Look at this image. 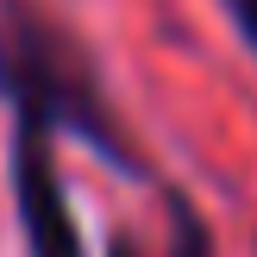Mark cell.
I'll return each mask as SVG.
<instances>
[{
	"label": "cell",
	"mask_w": 257,
	"mask_h": 257,
	"mask_svg": "<svg viewBox=\"0 0 257 257\" xmlns=\"http://www.w3.org/2000/svg\"><path fill=\"white\" fill-rule=\"evenodd\" d=\"M226 7V19H232V32L245 38V50L257 57V0H220Z\"/></svg>",
	"instance_id": "obj_2"
},
{
	"label": "cell",
	"mask_w": 257,
	"mask_h": 257,
	"mask_svg": "<svg viewBox=\"0 0 257 257\" xmlns=\"http://www.w3.org/2000/svg\"><path fill=\"white\" fill-rule=\"evenodd\" d=\"M113 257H138V251H132V245H125V238H119V245H113Z\"/></svg>",
	"instance_id": "obj_3"
},
{
	"label": "cell",
	"mask_w": 257,
	"mask_h": 257,
	"mask_svg": "<svg viewBox=\"0 0 257 257\" xmlns=\"http://www.w3.org/2000/svg\"><path fill=\"white\" fill-rule=\"evenodd\" d=\"M170 257H213L207 226H201V213L182 195H170Z\"/></svg>",
	"instance_id": "obj_1"
}]
</instances>
